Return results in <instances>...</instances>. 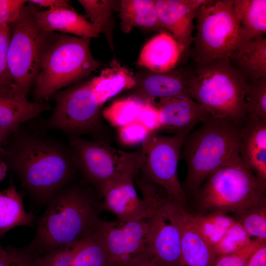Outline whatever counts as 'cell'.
I'll use <instances>...</instances> for the list:
<instances>
[{
    "instance_id": "1",
    "label": "cell",
    "mask_w": 266,
    "mask_h": 266,
    "mask_svg": "<svg viewBox=\"0 0 266 266\" xmlns=\"http://www.w3.org/2000/svg\"><path fill=\"white\" fill-rule=\"evenodd\" d=\"M0 158L27 194L41 205L73 183L78 172L69 144L22 126L10 135Z\"/></svg>"
},
{
    "instance_id": "2",
    "label": "cell",
    "mask_w": 266,
    "mask_h": 266,
    "mask_svg": "<svg viewBox=\"0 0 266 266\" xmlns=\"http://www.w3.org/2000/svg\"><path fill=\"white\" fill-rule=\"evenodd\" d=\"M134 84L133 73L113 60L99 75L56 92L53 96L55 107L44 126L62 131L69 138L88 134L98 139L102 128V106Z\"/></svg>"
},
{
    "instance_id": "3",
    "label": "cell",
    "mask_w": 266,
    "mask_h": 266,
    "mask_svg": "<svg viewBox=\"0 0 266 266\" xmlns=\"http://www.w3.org/2000/svg\"><path fill=\"white\" fill-rule=\"evenodd\" d=\"M98 196L97 191L90 185L73 183L62 189L46 205L27 247L41 256L83 241L98 229L101 220Z\"/></svg>"
},
{
    "instance_id": "4",
    "label": "cell",
    "mask_w": 266,
    "mask_h": 266,
    "mask_svg": "<svg viewBox=\"0 0 266 266\" xmlns=\"http://www.w3.org/2000/svg\"><path fill=\"white\" fill-rule=\"evenodd\" d=\"M242 127L210 114L186 136L180 159L187 166L181 185L187 198L192 197L214 171L240 157Z\"/></svg>"
},
{
    "instance_id": "5",
    "label": "cell",
    "mask_w": 266,
    "mask_h": 266,
    "mask_svg": "<svg viewBox=\"0 0 266 266\" xmlns=\"http://www.w3.org/2000/svg\"><path fill=\"white\" fill-rule=\"evenodd\" d=\"M187 94L212 116L243 126L247 116L244 100L247 81L223 58L187 66Z\"/></svg>"
},
{
    "instance_id": "6",
    "label": "cell",
    "mask_w": 266,
    "mask_h": 266,
    "mask_svg": "<svg viewBox=\"0 0 266 266\" xmlns=\"http://www.w3.org/2000/svg\"><path fill=\"white\" fill-rule=\"evenodd\" d=\"M266 185L239 157L211 173L192 198L196 214L238 215L266 203Z\"/></svg>"
},
{
    "instance_id": "7",
    "label": "cell",
    "mask_w": 266,
    "mask_h": 266,
    "mask_svg": "<svg viewBox=\"0 0 266 266\" xmlns=\"http://www.w3.org/2000/svg\"><path fill=\"white\" fill-rule=\"evenodd\" d=\"M91 39L56 34L41 57L34 83L36 101L47 100L101 67L91 53Z\"/></svg>"
},
{
    "instance_id": "8",
    "label": "cell",
    "mask_w": 266,
    "mask_h": 266,
    "mask_svg": "<svg viewBox=\"0 0 266 266\" xmlns=\"http://www.w3.org/2000/svg\"><path fill=\"white\" fill-rule=\"evenodd\" d=\"M195 22L194 45L190 52L193 61L229 59L245 40L232 0H209L198 9Z\"/></svg>"
},
{
    "instance_id": "9",
    "label": "cell",
    "mask_w": 266,
    "mask_h": 266,
    "mask_svg": "<svg viewBox=\"0 0 266 266\" xmlns=\"http://www.w3.org/2000/svg\"><path fill=\"white\" fill-rule=\"evenodd\" d=\"M8 68L18 95L27 98L39 71L42 55L56 33L44 30L34 21L32 5H25L9 25Z\"/></svg>"
},
{
    "instance_id": "10",
    "label": "cell",
    "mask_w": 266,
    "mask_h": 266,
    "mask_svg": "<svg viewBox=\"0 0 266 266\" xmlns=\"http://www.w3.org/2000/svg\"><path fill=\"white\" fill-rule=\"evenodd\" d=\"M69 145L78 171L85 182L99 194L103 187L125 172H138L142 164L140 149L132 152L112 147L101 138L88 140L80 136L69 138Z\"/></svg>"
},
{
    "instance_id": "11",
    "label": "cell",
    "mask_w": 266,
    "mask_h": 266,
    "mask_svg": "<svg viewBox=\"0 0 266 266\" xmlns=\"http://www.w3.org/2000/svg\"><path fill=\"white\" fill-rule=\"evenodd\" d=\"M190 132L183 131L171 136L151 133L141 143L142 164L139 171L187 210V198L178 179V166L183 141Z\"/></svg>"
},
{
    "instance_id": "12",
    "label": "cell",
    "mask_w": 266,
    "mask_h": 266,
    "mask_svg": "<svg viewBox=\"0 0 266 266\" xmlns=\"http://www.w3.org/2000/svg\"><path fill=\"white\" fill-rule=\"evenodd\" d=\"M185 208L168 197L149 218V256L152 266H184L181 239Z\"/></svg>"
},
{
    "instance_id": "13",
    "label": "cell",
    "mask_w": 266,
    "mask_h": 266,
    "mask_svg": "<svg viewBox=\"0 0 266 266\" xmlns=\"http://www.w3.org/2000/svg\"><path fill=\"white\" fill-rule=\"evenodd\" d=\"M137 172H125L106 183L100 192L102 198L101 205L123 221L148 219L155 208L163 200V196L150 187L140 189L142 198L138 196L134 185V176Z\"/></svg>"
},
{
    "instance_id": "14",
    "label": "cell",
    "mask_w": 266,
    "mask_h": 266,
    "mask_svg": "<svg viewBox=\"0 0 266 266\" xmlns=\"http://www.w3.org/2000/svg\"><path fill=\"white\" fill-rule=\"evenodd\" d=\"M99 230L112 266H134L148 260L149 218L126 221L101 219Z\"/></svg>"
},
{
    "instance_id": "15",
    "label": "cell",
    "mask_w": 266,
    "mask_h": 266,
    "mask_svg": "<svg viewBox=\"0 0 266 266\" xmlns=\"http://www.w3.org/2000/svg\"><path fill=\"white\" fill-rule=\"evenodd\" d=\"M209 0H155L158 18L180 45L189 52L193 42L194 22L199 7Z\"/></svg>"
},
{
    "instance_id": "16",
    "label": "cell",
    "mask_w": 266,
    "mask_h": 266,
    "mask_svg": "<svg viewBox=\"0 0 266 266\" xmlns=\"http://www.w3.org/2000/svg\"><path fill=\"white\" fill-rule=\"evenodd\" d=\"M155 104L159 115V131L177 134L191 131L210 114L188 95L162 99Z\"/></svg>"
},
{
    "instance_id": "17",
    "label": "cell",
    "mask_w": 266,
    "mask_h": 266,
    "mask_svg": "<svg viewBox=\"0 0 266 266\" xmlns=\"http://www.w3.org/2000/svg\"><path fill=\"white\" fill-rule=\"evenodd\" d=\"M134 78L132 95L144 100L154 101L187 94L185 67L165 72L148 70L138 73Z\"/></svg>"
},
{
    "instance_id": "18",
    "label": "cell",
    "mask_w": 266,
    "mask_h": 266,
    "mask_svg": "<svg viewBox=\"0 0 266 266\" xmlns=\"http://www.w3.org/2000/svg\"><path fill=\"white\" fill-rule=\"evenodd\" d=\"M239 156L266 185V121L248 114L242 127Z\"/></svg>"
},
{
    "instance_id": "19",
    "label": "cell",
    "mask_w": 266,
    "mask_h": 266,
    "mask_svg": "<svg viewBox=\"0 0 266 266\" xmlns=\"http://www.w3.org/2000/svg\"><path fill=\"white\" fill-rule=\"evenodd\" d=\"M186 52L169 33H159L142 48L137 65L156 72L169 71L176 68Z\"/></svg>"
},
{
    "instance_id": "20",
    "label": "cell",
    "mask_w": 266,
    "mask_h": 266,
    "mask_svg": "<svg viewBox=\"0 0 266 266\" xmlns=\"http://www.w3.org/2000/svg\"><path fill=\"white\" fill-rule=\"evenodd\" d=\"M32 5V14L36 23L44 30L60 32L91 38L100 33L84 17L71 8L61 7L38 11Z\"/></svg>"
},
{
    "instance_id": "21",
    "label": "cell",
    "mask_w": 266,
    "mask_h": 266,
    "mask_svg": "<svg viewBox=\"0 0 266 266\" xmlns=\"http://www.w3.org/2000/svg\"><path fill=\"white\" fill-rule=\"evenodd\" d=\"M181 251L184 266H213L218 258L213 246L196 228L192 214L187 209L183 213Z\"/></svg>"
},
{
    "instance_id": "22",
    "label": "cell",
    "mask_w": 266,
    "mask_h": 266,
    "mask_svg": "<svg viewBox=\"0 0 266 266\" xmlns=\"http://www.w3.org/2000/svg\"><path fill=\"white\" fill-rule=\"evenodd\" d=\"M229 60L231 65L247 81L266 78V36L244 40L233 52Z\"/></svg>"
},
{
    "instance_id": "23",
    "label": "cell",
    "mask_w": 266,
    "mask_h": 266,
    "mask_svg": "<svg viewBox=\"0 0 266 266\" xmlns=\"http://www.w3.org/2000/svg\"><path fill=\"white\" fill-rule=\"evenodd\" d=\"M118 10L121 29L125 33L135 28L168 33L158 18L155 0H122Z\"/></svg>"
},
{
    "instance_id": "24",
    "label": "cell",
    "mask_w": 266,
    "mask_h": 266,
    "mask_svg": "<svg viewBox=\"0 0 266 266\" xmlns=\"http://www.w3.org/2000/svg\"><path fill=\"white\" fill-rule=\"evenodd\" d=\"M50 109V105L43 101H30L27 98L0 96V128L13 133L23 123Z\"/></svg>"
},
{
    "instance_id": "25",
    "label": "cell",
    "mask_w": 266,
    "mask_h": 266,
    "mask_svg": "<svg viewBox=\"0 0 266 266\" xmlns=\"http://www.w3.org/2000/svg\"><path fill=\"white\" fill-rule=\"evenodd\" d=\"M34 220V215L25 210L23 196L14 184L0 191V236L17 227H32Z\"/></svg>"
},
{
    "instance_id": "26",
    "label": "cell",
    "mask_w": 266,
    "mask_h": 266,
    "mask_svg": "<svg viewBox=\"0 0 266 266\" xmlns=\"http://www.w3.org/2000/svg\"><path fill=\"white\" fill-rule=\"evenodd\" d=\"M245 40L266 34V0H232Z\"/></svg>"
},
{
    "instance_id": "27",
    "label": "cell",
    "mask_w": 266,
    "mask_h": 266,
    "mask_svg": "<svg viewBox=\"0 0 266 266\" xmlns=\"http://www.w3.org/2000/svg\"><path fill=\"white\" fill-rule=\"evenodd\" d=\"M72 266H112L99 228L79 244Z\"/></svg>"
},
{
    "instance_id": "28",
    "label": "cell",
    "mask_w": 266,
    "mask_h": 266,
    "mask_svg": "<svg viewBox=\"0 0 266 266\" xmlns=\"http://www.w3.org/2000/svg\"><path fill=\"white\" fill-rule=\"evenodd\" d=\"M192 219L198 231L213 247L236 221L234 218L221 211L192 214Z\"/></svg>"
},
{
    "instance_id": "29",
    "label": "cell",
    "mask_w": 266,
    "mask_h": 266,
    "mask_svg": "<svg viewBox=\"0 0 266 266\" xmlns=\"http://www.w3.org/2000/svg\"><path fill=\"white\" fill-rule=\"evenodd\" d=\"M147 101L131 95L114 101L102 111V115L113 125L121 127L136 120Z\"/></svg>"
},
{
    "instance_id": "30",
    "label": "cell",
    "mask_w": 266,
    "mask_h": 266,
    "mask_svg": "<svg viewBox=\"0 0 266 266\" xmlns=\"http://www.w3.org/2000/svg\"><path fill=\"white\" fill-rule=\"evenodd\" d=\"M78 1L84 8L90 22L100 33H104L109 40L112 15L118 1L111 0H78Z\"/></svg>"
},
{
    "instance_id": "31",
    "label": "cell",
    "mask_w": 266,
    "mask_h": 266,
    "mask_svg": "<svg viewBox=\"0 0 266 266\" xmlns=\"http://www.w3.org/2000/svg\"><path fill=\"white\" fill-rule=\"evenodd\" d=\"M244 98L247 115L266 121V77L247 81Z\"/></svg>"
},
{
    "instance_id": "32",
    "label": "cell",
    "mask_w": 266,
    "mask_h": 266,
    "mask_svg": "<svg viewBox=\"0 0 266 266\" xmlns=\"http://www.w3.org/2000/svg\"><path fill=\"white\" fill-rule=\"evenodd\" d=\"M10 33L9 25L0 26V96L21 98L17 92L7 64V53Z\"/></svg>"
},
{
    "instance_id": "33",
    "label": "cell",
    "mask_w": 266,
    "mask_h": 266,
    "mask_svg": "<svg viewBox=\"0 0 266 266\" xmlns=\"http://www.w3.org/2000/svg\"><path fill=\"white\" fill-rule=\"evenodd\" d=\"M236 215L235 220L251 237L266 240V203Z\"/></svg>"
},
{
    "instance_id": "34",
    "label": "cell",
    "mask_w": 266,
    "mask_h": 266,
    "mask_svg": "<svg viewBox=\"0 0 266 266\" xmlns=\"http://www.w3.org/2000/svg\"><path fill=\"white\" fill-rule=\"evenodd\" d=\"M251 240V236L236 220L213 248L219 258L243 248Z\"/></svg>"
},
{
    "instance_id": "35",
    "label": "cell",
    "mask_w": 266,
    "mask_h": 266,
    "mask_svg": "<svg viewBox=\"0 0 266 266\" xmlns=\"http://www.w3.org/2000/svg\"><path fill=\"white\" fill-rule=\"evenodd\" d=\"M37 257L27 246L2 248L0 251V266H36Z\"/></svg>"
},
{
    "instance_id": "36",
    "label": "cell",
    "mask_w": 266,
    "mask_h": 266,
    "mask_svg": "<svg viewBox=\"0 0 266 266\" xmlns=\"http://www.w3.org/2000/svg\"><path fill=\"white\" fill-rule=\"evenodd\" d=\"M266 243V240L254 238L243 248L234 252L219 257L213 266H246L254 252Z\"/></svg>"
},
{
    "instance_id": "37",
    "label": "cell",
    "mask_w": 266,
    "mask_h": 266,
    "mask_svg": "<svg viewBox=\"0 0 266 266\" xmlns=\"http://www.w3.org/2000/svg\"><path fill=\"white\" fill-rule=\"evenodd\" d=\"M79 243L73 246L55 249L41 256H38L36 266H72Z\"/></svg>"
},
{
    "instance_id": "38",
    "label": "cell",
    "mask_w": 266,
    "mask_h": 266,
    "mask_svg": "<svg viewBox=\"0 0 266 266\" xmlns=\"http://www.w3.org/2000/svg\"><path fill=\"white\" fill-rule=\"evenodd\" d=\"M150 133L148 129L137 119L119 127V130L120 140L127 145L142 143Z\"/></svg>"
},
{
    "instance_id": "39",
    "label": "cell",
    "mask_w": 266,
    "mask_h": 266,
    "mask_svg": "<svg viewBox=\"0 0 266 266\" xmlns=\"http://www.w3.org/2000/svg\"><path fill=\"white\" fill-rule=\"evenodd\" d=\"M28 0H0V26L10 25L18 18Z\"/></svg>"
},
{
    "instance_id": "40",
    "label": "cell",
    "mask_w": 266,
    "mask_h": 266,
    "mask_svg": "<svg viewBox=\"0 0 266 266\" xmlns=\"http://www.w3.org/2000/svg\"><path fill=\"white\" fill-rule=\"evenodd\" d=\"M137 120L144 125L151 133H156L159 130V111L155 101H146Z\"/></svg>"
},
{
    "instance_id": "41",
    "label": "cell",
    "mask_w": 266,
    "mask_h": 266,
    "mask_svg": "<svg viewBox=\"0 0 266 266\" xmlns=\"http://www.w3.org/2000/svg\"><path fill=\"white\" fill-rule=\"evenodd\" d=\"M246 266H266V243L254 252Z\"/></svg>"
},
{
    "instance_id": "42",
    "label": "cell",
    "mask_w": 266,
    "mask_h": 266,
    "mask_svg": "<svg viewBox=\"0 0 266 266\" xmlns=\"http://www.w3.org/2000/svg\"><path fill=\"white\" fill-rule=\"evenodd\" d=\"M29 2L32 5H38L42 7H48L49 9L61 7L71 8L69 1L66 0H30Z\"/></svg>"
},
{
    "instance_id": "43",
    "label": "cell",
    "mask_w": 266,
    "mask_h": 266,
    "mask_svg": "<svg viewBox=\"0 0 266 266\" xmlns=\"http://www.w3.org/2000/svg\"><path fill=\"white\" fill-rule=\"evenodd\" d=\"M12 133L0 128V153L5 143Z\"/></svg>"
},
{
    "instance_id": "44",
    "label": "cell",
    "mask_w": 266,
    "mask_h": 266,
    "mask_svg": "<svg viewBox=\"0 0 266 266\" xmlns=\"http://www.w3.org/2000/svg\"><path fill=\"white\" fill-rule=\"evenodd\" d=\"M8 170L7 166L3 160L0 158V181L6 176Z\"/></svg>"
},
{
    "instance_id": "45",
    "label": "cell",
    "mask_w": 266,
    "mask_h": 266,
    "mask_svg": "<svg viewBox=\"0 0 266 266\" xmlns=\"http://www.w3.org/2000/svg\"><path fill=\"white\" fill-rule=\"evenodd\" d=\"M134 266H152V265L148 260H146L138 264H137Z\"/></svg>"
},
{
    "instance_id": "46",
    "label": "cell",
    "mask_w": 266,
    "mask_h": 266,
    "mask_svg": "<svg viewBox=\"0 0 266 266\" xmlns=\"http://www.w3.org/2000/svg\"><path fill=\"white\" fill-rule=\"evenodd\" d=\"M1 248H2V247H1V246L0 245V251L1 249Z\"/></svg>"
}]
</instances>
